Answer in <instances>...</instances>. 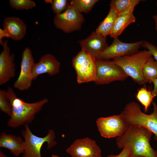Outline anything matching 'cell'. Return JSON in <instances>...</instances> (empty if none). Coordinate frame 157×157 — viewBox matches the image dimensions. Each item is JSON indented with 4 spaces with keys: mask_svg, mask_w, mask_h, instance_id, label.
<instances>
[{
    "mask_svg": "<svg viewBox=\"0 0 157 157\" xmlns=\"http://www.w3.org/2000/svg\"><path fill=\"white\" fill-rule=\"evenodd\" d=\"M153 134L144 127L131 124L122 135L116 138V144L119 149L130 146L132 149L130 157H157V151L150 143Z\"/></svg>",
    "mask_w": 157,
    "mask_h": 157,
    "instance_id": "1",
    "label": "cell"
},
{
    "mask_svg": "<svg viewBox=\"0 0 157 157\" xmlns=\"http://www.w3.org/2000/svg\"><path fill=\"white\" fill-rule=\"evenodd\" d=\"M6 91L7 98L12 107L11 114L7 124L13 128L31 123L36 114L48 102V99L44 98L33 103L26 102L17 97L11 87H8Z\"/></svg>",
    "mask_w": 157,
    "mask_h": 157,
    "instance_id": "2",
    "label": "cell"
},
{
    "mask_svg": "<svg viewBox=\"0 0 157 157\" xmlns=\"http://www.w3.org/2000/svg\"><path fill=\"white\" fill-rule=\"evenodd\" d=\"M152 104L153 112L149 114L142 112L139 104L134 101L127 104L120 114L129 125L137 124L150 130L157 141V105L155 102Z\"/></svg>",
    "mask_w": 157,
    "mask_h": 157,
    "instance_id": "3",
    "label": "cell"
},
{
    "mask_svg": "<svg viewBox=\"0 0 157 157\" xmlns=\"http://www.w3.org/2000/svg\"><path fill=\"white\" fill-rule=\"evenodd\" d=\"M152 57L149 51L144 50L132 55L115 58L112 61L120 67L128 77L141 85L146 83L143 75L144 65Z\"/></svg>",
    "mask_w": 157,
    "mask_h": 157,
    "instance_id": "4",
    "label": "cell"
},
{
    "mask_svg": "<svg viewBox=\"0 0 157 157\" xmlns=\"http://www.w3.org/2000/svg\"><path fill=\"white\" fill-rule=\"evenodd\" d=\"M25 125V129L22 132L24 139L23 157H42L41 149L44 143L47 144V149H51L56 144L57 142L54 140L55 134L53 130H49L46 136L40 137L32 133L28 124Z\"/></svg>",
    "mask_w": 157,
    "mask_h": 157,
    "instance_id": "5",
    "label": "cell"
},
{
    "mask_svg": "<svg viewBox=\"0 0 157 157\" xmlns=\"http://www.w3.org/2000/svg\"><path fill=\"white\" fill-rule=\"evenodd\" d=\"M72 65L76 72L78 83L94 81L97 67L96 58L81 49L73 58Z\"/></svg>",
    "mask_w": 157,
    "mask_h": 157,
    "instance_id": "6",
    "label": "cell"
},
{
    "mask_svg": "<svg viewBox=\"0 0 157 157\" xmlns=\"http://www.w3.org/2000/svg\"><path fill=\"white\" fill-rule=\"evenodd\" d=\"M96 74L95 83L105 84L116 81H123L128 76L122 69L112 61L96 59Z\"/></svg>",
    "mask_w": 157,
    "mask_h": 157,
    "instance_id": "7",
    "label": "cell"
},
{
    "mask_svg": "<svg viewBox=\"0 0 157 157\" xmlns=\"http://www.w3.org/2000/svg\"><path fill=\"white\" fill-rule=\"evenodd\" d=\"M53 21L57 28L69 33L80 29L84 19L81 13L70 3L63 12L56 15Z\"/></svg>",
    "mask_w": 157,
    "mask_h": 157,
    "instance_id": "8",
    "label": "cell"
},
{
    "mask_svg": "<svg viewBox=\"0 0 157 157\" xmlns=\"http://www.w3.org/2000/svg\"><path fill=\"white\" fill-rule=\"evenodd\" d=\"M96 123L101 136L107 138L121 135L129 126L120 114L99 117L97 119Z\"/></svg>",
    "mask_w": 157,
    "mask_h": 157,
    "instance_id": "9",
    "label": "cell"
},
{
    "mask_svg": "<svg viewBox=\"0 0 157 157\" xmlns=\"http://www.w3.org/2000/svg\"><path fill=\"white\" fill-rule=\"evenodd\" d=\"M143 42L140 41L127 43L121 41L118 37L114 38L112 44L103 51L97 58L107 60L133 54L139 51Z\"/></svg>",
    "mask_w": 157,
    "mask_h": 157,
    "instance_id": "10",
    "label": "cell"
},
{
    "mask_svg": "<svg viewBox=\"0 0 157 157\" xmlns=\"http://www.w3.org/2000/svg\"><path fill=\"white\" fill-rule=\"evenodd\" d=\"M35 63L30 48L26 47L22 54L20 72L14 84L15 88L24 91L28 90L31 87L33 80L32 71Z\"/></svg>",
    "mask_w": 157,
    "mask_h": 157,
    "instance_id": "11",
    "label": "cell"
},
{
    "mask_svg": "<svg viewBox=\"0 0 157 157\" xmlns=\"http://www.w3.org/2000/svg\"><path fill=\"white\" fill-rule=\"evenodd\" d=\"M66 151L71 157H102L96 141L89 137L75 140Z\"/></svg>",
    "mask_w": 157,
    "mask_h": 157,
    "instance_id": "12",
    "label": "cell"
},
{
    "mask_svg": "<svg viewBox=\"0 0 157 157\" xmlns=\"http://www.w3.org/2000/svg\"><path fill=\"white\" fill-rule=\"evenodd\" d=\"M0 43L3 47L0 54V85H1L14 76L15 65L14 55L10 54L8 40L2 41Z\"/></svg>",
    "mask_w": 157,
    "mask_h": 157,
    "instance_id": "13",
    "label": "cell"
},
{
    "mask_svg": "<svg viewBox=\"0 0 157 157\" xmlns=\"http://www.w3.org/2000/svg\"><path fill=\"white\" fill-rule=\"evenodd\" d=\"M60 67V62L53 55L49 53L44 54L33 66V79L35 80L39 75L44 74L54 76L59 72Z\"/></svg>",
    "mask_w": 157,
    "mask_h": 157,
    "instance_id": "14",
    "label": "cell"
},
{
    "mask_svg": "<svg viewBox=\"0 0 157 157\" xmlns=\"http://www.w3.org/2000/svg\"><path fill=\"white\" fill-rule=\"evenodd\" d=\"M79 43L81 49L96 59L108 46L106 37L96 31L93 32L86 38L80 41Z\"/></svg>",
    "mask_w": 157,
    "mask_h": 157,
    "instance_id": "15",
    "label": "cell"
},
{
    "mask_svg": "<svg viewBox=\"0 0 157 157\" xmlns=\"http://www.w3.org/2000/svg\"><path fill=\"white\" fill-rule=\"evenodd\" d=\"M3 25V29L12 40H19L24 37L26 26L19 18L15 17H6L4 19Z\"/></svg>",
    "mask_w": 157,
    "mask_h": 157,
    "instance_id": "16",
    "label": "cell"
},
{
    "mask_svg": "<svg viewBox=\"0 0 157 157\" xmlns=\"http://www.w3.org/2000/svg\"><path fill=\"white\" fill-rule=\"evenodd\" d=\"M0 147L7 149L17 156L24 152V141L20 137L2 132L0 136Z\"/></svg>",
    "mask_w": 157,
    "mask_h": 157,
    "instance_id": "17",
    "label": "cell"
},
{
    "mask_svg": "<svg viewBox=\"0 0 157 157\" xmlns=\"http://www.w3.org/2000/svg\"><path fill=\"white\" fill-rule=\"evenodd\" d=\"M136 20L133 12L118 15L110 35L111 37L113 38L118 37L128 25L135 22Z\"/></svg>",
    "mask_w": 157,
    "mask_h": 157,
    "instance_id": "18",
    "label": "cell"
},
{
    "mask_svg": "<svg viewBox=\"0 0 157 157\" xmlns=\"http://www.w3.org/2000/svg\"><path fill=\"white\" fill-rule=\"evenodd\" d=\"M140 0H112L110 7L114 9L118 15L133 12L135 7L140 1Z\"/></svg>",
    "mask_w": 157,
    "mask_h": 157,
    "instance_id": "19",
    "label": "cell"
},
{
    "mask_svg": "<svg viewBox=\"0 0 157 157\" xmlns=\"http://www.w3.org/2000/svg\"><path fill=\"white\" fill-rule=\"evenodd\" d=\"M118 16V14L115 10L110 7L108 14L100 23L95 31L105 37L110 35L115 22Z\"/></svg>",
    "mask_w": 157,
    "mask_h": 157,
    "instance_id": "20",
    "label": "cell"
},
{
    "mask_svg": "<svg viewBox=\"0 0 157 157\" xmlns=\"http://www.w3.org/2000/svg\"><path fill=\"white\" fill-rule=\"evenodd\" d=\"M142 73L146 83H153L157 78V62L152 57L145 63Z\"/></svg>",
    "mask_w": 157,
    "mask_h": 157,
    "instance_id": "21",
    "label": "cell"
},
{
    "mask_svg": "<svg viewBox=\"0 0 157 157\" xmlns=\"http://www.w3.org/2000/svg\"><path fill=\"white\" fill-rule=\"evenodd\" d=\"M135 97L137 99L143 106L145 113L148 111L155 97L152 94L151 91L144 87L138 90Z\"/></svg>",
    "mask_w": 157,
    "mask_h": 157,
    "instance_id": "22",
    "label": "cell"
},
{
    "mask_svg": "<svg viewBox=\"0 0 157 157\" xmlns=\"http://www.w3.org/2000/svg\"><path fill=\"white\" fill-rule=\"evenodd\" d=\"M99 1L97 0H73L70 2L80 13H89L94 6Z\"/></svg>",
    "mask_w": 157,
    "mask_h": 157,
    "instance_id": "23",
    "label": "cell"
},
{
    "mask_svg": "<svg viewBox=\"0 0 157 157\" xmlns=\"http://www.w3.org/2000/svg\"><path fill=\"white\" fill-rule=\"evenodd\" d=\"M9 4L16 10L31 9L36 6L35 3L30 0H10Z\"/></svg>",
    "mask_w": 157,
    "mask_h": 157,
    "instance_id": "24",
    "label": "cell"
},
{
    "mask_svg": "<svg viewBox=\"0 0 157 157\" xmlns=\"http://www.w3.org/2000/svg\"><path fill=\"white\" fill-rule=\"evenodd\" d=\"M0 110L10 116L12 113V107L6 95V90H0Z\"/></svg>",
    "mask_w": 157,
    "mask_h": 157,
    "instance_id": "25",
    "label": "cell"
},
{
    "mask_svg": "<svg viewBox=\"0 0 157 157\" xmlns=\"http://www.w3.org/2000/svg\"><path fill=\"white\" fill-rule=\"evenodd\" d=\"M51 4L53 11L56 15H57L63 12L70 3L67 0H52Z\"/></svg>",
    "mask_w": 157,
    "mask_h": 157,
    "instance_id": "26",
    "label": "cell"
},
{
    "mask_svg": "<svg viewBox=\"0 0 157 157\" xmlns=\"http://www.w3.org/2000/svg\"><path fill=\"white\" fill-rule=\"evenodd\" d=\"M142 46L151 53L157 62V47L147 41H144Z\"/></svg>",
    "mask_w": 157,
    "mask_h": 157,
    "instance_id": "27",
    "label": "cell"
},
{
    "mask_svg": "<svg viewBox=\"0 0 157 157\" xmlns=\"http://www.w3.org/2000/svg\"><path fill=\"white\" fill-rule=\"evenodd\" d=\"M132 153V149L129 145L123 148L121 152L118 155H110L107 157H130Z\"/></svg>",
    "mask_w": 157,
    "mask_h": 157,
    "instance_id": "28",
    "label": "cell"
},
{
    "mask_svg": "<svg viewBox=\"0 0 157 157\" xmlns=\"http://www.w3.org/2000/svg\"><path fill=\"white\" fill-rule=\"evenodd\" d=\"M5 37L10 38L8 34L3 29L0 28V42L2 41V39Z\"/></svg>",
    "mask_w": 157,
    "mask_h": 157,
    "instance_id": "29",
    "label": "cell"
},
{
    "mask_svg": "<svg viewBox=\"0 0 157 157\" xmlns=\"http://www.w3.org/2000/svg\"><path fill=\"white\" fill-rule=\"evenodd\" d=\"M153 83L154 88L151 91L152 94L155 97L157 96V78L154 81Z\"/></svg>",
    "mask_w": 157,
    "mask_h": 157,
    "instance_id": "30",
    "label": "cell"
},
{
    "mask_svg": "<svg viewBox=\"0 0 157 157\" xmlns=\"http://www.w3.org/2000/svg\"><path fill=\"white\" fill-rule=\"evenodd\" d=\"M153 18L155 23V29L157 31V16L156 15L153 16Z\"/></svg>",
    "mask_w": 157,
    "mask_h": 157,
    "instance_id": "31",
    "label": "cell"
},
{
    "mask_svg": "<svg viewBox=\"0 0 157 157\" xmlns=\"http://www.w3.org/2000/svg\"><path fill=\"white\" fill-rule=\"evenodd\" d=\"M0 157H7L3 152L1 151H0Z\"/></svg>",
    "mask_w": 157,
    "mask_h": 157,
    "instance_id": "32",
    "label": "cell"
},
{
    "mask_svg": "<svg viewBox=\"0 0 157 157\" xmlns=\"http://www.w3.org/2000/svg\"><path fill=\"white\" fill-rule=\"evenodd\" d=\"M51 157H60L58 155L55 154H52L51 155Z\"/></svg>",
    "mask_w": 157,
    "mask_h": 157,
    "instance_id": "33",
    "label": "cell"
},
{
    "mask_svg": "<svg viewBox=\"0 0 157 157\" xmlns=\"http://www.w3.org/2000/svg\"><path fill=\"white\" fill-rule=\"evenodd\" d=\"M156 5H157V3H156ZM156 15L157 16V14Z\"/></svg>",
    "mask_w": 157,
    "mask_h": 157,
    "instance_id": "34",
    "label": "cell"
}]
</instances>
